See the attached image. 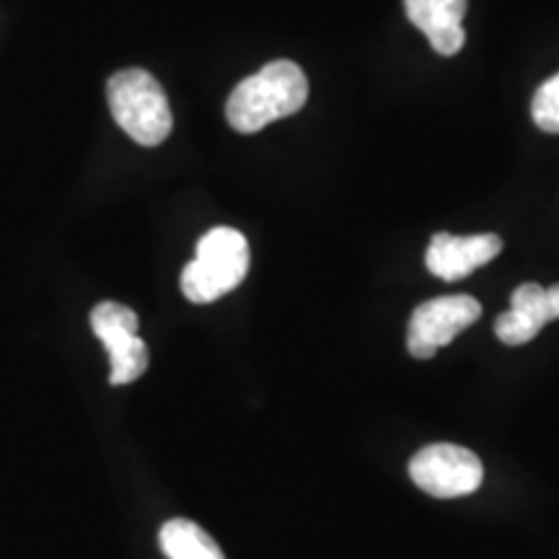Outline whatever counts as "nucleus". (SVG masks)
<instances>
[{"mask_svg":"<svg viewBox=\"0 0 559 559\" xmlns=\"http://www.w3.org/2000/svg\"><path fill=\"white\" fill-rule=\"evenodd\" d=\"M531 117L539 130L559 135V73L536 88L534 99H531Z\"/></svg>","mask_w":559,"mask_h":559,"instance_id":"12","label":"nucleus"},{"mask_svg":"<svg viewBox=\"0 0 559 559\" xmlns=\"http://www.w3.org/2000/svg\"><path fill=\"white\" fill-rule=\"evenodd\" d=\"M109 349V383L111 386H124V383L138 381L148 368V347L145 342L132 334V337L117 340L107 345Z\"/></svg>","mask_w":559,"mask_h":559,"instance_id":"10","label":"nucleus"},{"mask_svg":"<svg viewBox=\"0 0 559 559\" xmlns=\"http://www.w3.org/2000/svg\"><path fill=\"white\" fill-rule=\"evenodd\" d=\"M481 317V306L472 296H443L419 304L409 319L407 349L412 358L428 360L440 347L451 345L466 326Z\"/></svg>","mask_w":559,"mask_h":559,"instance_id":"5","label":"nucleus"},{"mask_svg":"<svg viewBox=\"0 0 559 559\" xmlns=\"http://www.w3.org/2000/svg\"><path fill=\"white\" fill-rule=\"evenodd\" d=\"M407 19L417 26L440 58H453L466 41L461 21L466 16V0H404Z\"/></svg>","mask_w":559,"mask_h":559,"instance_id":"8","label":"nucleus"},{"mask_svg":"<svg viewBox=\"0 0 559 559\" xmlns=\"http://www.w3.org/2000/svg\"><path fill=\"white\" fill-rule=\"evenodd\" d=\"M309 99V79L293 60H272L243 79L226 104L228 124L239 132H260L270 122L296 115Z\"/></svg>","mask_w":559,"mask_h":559,"instance_id":"1","label":"nucleus"},{"mask_svg":"<svg viewBox=\"0 0 559 559\" xmlns=\"http://www.w3.org/2000/svg\"><path fill=\"white\" fill-rule=\"evenodd\" d=\"M107 99L115 122L138 145H160L171 135L174 117L160 83L148 70L128 68L115 73L107 83Z\"/></svg>","mask_w":559,"mask_h":559,"instance_id":"2","label":"nucleus"},{"mask_svg":"<svg viewBox=\"0 0 559 559\" xmlns=\"http://www.w3.org/2000/svg\"><path fill=\"white\" fill-rule=\"evenodd\" d=\"M247 272V236L236 228H213L198 241V254L181 272V293L192 304H213L239 288Z\"/></svg>","mask_w":559,"mask_h":559,"instance_id":"3","label":"nucleus"},{"mask_svg":"<svg viewBox=\"0 0 559 559\" xmlns=\"http://www.w3.org/2000/svg\"><path fill=\"white\" fill-rule=\"evenodd\" d=\"M91 330H94L96 337L107 347L109 342L138 334V317L128 306L115 304V300H104V304L91 311Z\"/></svg>","mask_w":559,"mask_h":559,"instance_id":"11","label":"nucleus"},{"mask_svg":"<svg viewBox=\"0 0 559 559\" xmlns=\"http://www.w3.org/2000/svg\"><path fill=\"white\" fill-rule=\"evenodd\" d=\"M160 551L169 559H226L207 531L187 519H174L160 526Z\"/></svg>","mask_w":559,"mask_h":559,"instance_id":"9","label":"nucleus"},{"mask_svg":"<svg viewBox=\"0 0 559 559\" xmlns=\"http://www.w3.org/2000/svg\"><path fill=\"white\" fill-rule=\"evenodd\" d=\"M502 251V239L498 234H477V236H453L436 234L430 239L425 264L432 275L456 283V280L472 275L477 267H485Z\"/></svg>","mask_w":559,"mask_h":559,"instance_id":"7","label":"nucleus"},{"mask_svg":"<svg viewBox=\"0 0 559 559\" xmlns=\"http://www.w3.org/2000/svg\"><path fill=\"white\" fill-rule=\"evenodd\" d=\"M559 319V285L542 288L536 283H526L513 290L510 309L495 321V334L502 345L519 347L526 345L547 326Z\"/></svg>","mask_w":559,"mask_h":559,"instance_id":"6","label":"nucleus"},{"mask_svg":"<svg viewBox=\"0 0 559 559\" xmlns=\"http://www.w3.org/2000/svg\"><path fill=\"white\" fill-rule=\"evenodd\" d=\"M409 477L432 498L451 500L477 492L485 479V469H481V461L464 445L436 443L412 456Z\"/></svg>","mask_w":559,"mask_h":559,"instance_id":"4","label":"nucleus"}]
</instances>
